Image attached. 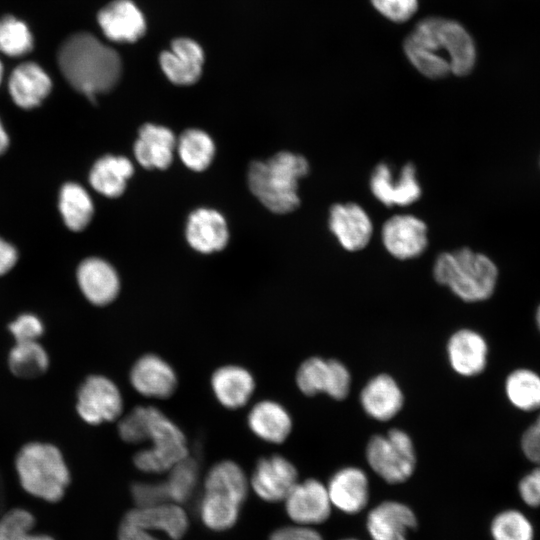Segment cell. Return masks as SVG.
Wrapping results in <instances>:
<instances>
[{"mask_svg": "<svg viewBox=\"0 0 540 540\" xmlns=\"http://www.w3.org/2000/svg\"><path fill=\"white\" fill-rule=\"evenodd\" d=\"M17 258L18 254L15 247L0 238V276L14 267Z\"/></svg>", "mask_w": 540, "mask_h": 540, "instance_id": "obj_48", "label": "cell"}, {"mask_svg": "<svg viewBox=\"0 0 540 540\" xmlns=\"http://www.w3.org/2000/svg\"><path fill=\"white\" fill-rule=\"evenodd\" d=\"M329 229L348 251L363 249L373 233L370 217L355 203L334 204L329 211Z\"/></svg>", "mask_w": 540, "mask_h": 540, "instance_id": "obj_14", "label": "cell"}, {"mask_svg": "<svg viewBox=\"0 0 540 540\" xmlns=\"http://www.w3.org/2000/svg\"><path fill=\"white\" fill-rule=\"evenodd\" d=\"M248 426L261 440L279 444L289 436L292 420L281 404L271 400H263L250 410Z\"/></svg>", "mask_w": 540, "mask_h": 540, "instance_id": "obj_28", "label": "cell"}, {"mask_svg": "<svg viewBox=\"0 0 540 540\" xmlns=\"http://www.w3.org/2000/svg\"><path fill=\"white\" fill-rule=\"evenodd\" d=\"M2 77H3V65H2V62L0 61V83L2 81Z\"/></svg>", "mask_w": 540, "mask_h": 540, "instance_id": "obj_51", "label": "cell"}, {"mask_svg": "<svg viewBox=\"0 0 540 540\" xmlns=\"http://www.w3.org/2000/svg\"><path fill=\"white\" fill-rule=\"evenodd\" d=\"M521 445L529 460L540 463V415L522 435Z\"/></svg>", "mask_w": 540, "mask_h": 540, "instance_id": "obj_45", "label": "cell"}, {"mask_svg": "<svg viewBox=\"0 0 540 540\" xmlns=\"http://www.w3.org/2000/svg\"><path fill=\"white\" fill-rule=\"evenodd\" d=\"M212 391L218 402L228 409L246 405L255 390L252 374L238 365L218 368L211 377Z\"/></svg>", "mask_w": 540, "mask_h": 540, "instance_id": "obj_24", "label": "cell"}, {"mask_svg": "<svg viewBox=\"0 0 540 540\" xmlns=\"http://www.w3.org/2000/svg\"><path fill=\"white\" fill-rule=\"evenodd\" d=\"M186 237L192 248L199 252L222 250L228 242L225 219L215 210L197 209L189 216Z\"/></svg>", "mask_w": 540, "mask_h": 540, "instance_id": "obj_23", "label": "cell"}, {"mask_svg": "<svg viewBox=\"0 0 540 540\" xmlns=\"http://www.w3.org/2000/svg\"><path fill=\"white\" fill-rule=\"evenodd\" d=\"M381 234L386 250L400 260L420 256L428 244L426 224L413 215L392 216Z\"/></svg>", "mask_w": 540, "mask_h": 540, "instance_id": "obj_11", "label": "cell"}, {"mask_svg": "<svg viewBox=\"0 0 540 540\" xmlns=\"http://www.w3.org/2000/svg\"><path fill=\"white\" fill-rule=\"evenodd\" d=\"M506 393L517 408L532 411L540 408V377L527 369L512 372L506 380Z\"/></svg>", "mask_w": 540, "mask_h": 540, "instance_id": "obj_35", "label": "cell"}, {"mask_svg": "<svg viewBox=\"0 0 540 540\" xmlns=\"http://www.w3.org/2000/svg\"><path fill=\"white\" fill-rule=\"evenodd\" d=\"M536 321H537L538 328H539V330H540V305H539V307L537 308V312H536Z\"/></svg>", "mask_w": 540, "mask_h": 540, "instance_id": "obj_50", "label": "cell"}, {"mask_svg": "<svg viewBox=\"0 0 540 540\" xmlns=\"http://www.w3.org/2000/svg\"><path fill=\"white\" fill-rule=\"evenodd\" d=\"M435 280L466 302L488 299L494 292L498 269L485 254L467 247L438 255L433 266Z\"/></svg>", "mask_w": 540, "mask_h": 540, "instance_id": "obj_4", "label": "cell"}, {"mask_svg": "<svg viewBox=\"0 0 540 540\" xmlns=\"http://www.w3.org/2000/svg\"><path fill=\"white\" fill-rule=\"evenodd\" d=\"M8 367L18 378L34 379L48 370L49 356L38 341L15 342L8 354Z\"/></svg>", "mask_w": 540, "mask_h": 540, "instance_id": "obj_30", "label": "cell"}, {"mask_svg": "<svg viewBox=\"0 0 540 540\" xmlns=\"http://www.w3.org/2000/svg\"><path fill=\"white\" fill-rule=\"evenodd\" d=\"M33 48V36L22 20L5 15L0 18V51L10 57H19Z\"/></svg>", "mask_w": 540, "mask_h": 540, "instance_id": "obj_36", "label": "cell"}, {"mask_svg": "<svg viewBox=\"0 0 540 540\" xmlns=\"http://www.w3.org/2000/svg\"><path fill=\"white\" fill-rule=\"evenodd\" d=\"M449 362L455 372L462 376L481 373L487 362V344L475 331L462 329L455 332L447 345Z\"/></svg>", "mask_w": 540, "mask_h": 540, "instance_id": "obj_22", "label": "cell"}, {"mask_svg": "<svg viewBox=\"0 0 540 540\" xmlns=\"http://www.w3.org/2000/svg\"><path fill=\"white\" fill-rule=\"evenodd\" d=\"M36 519L24 508H13L0 518V540H55L52 536L35 533Z\"/></svg>", "mask_w": 540, "mask_h": 540, "instance_id": "obj_37", "label": "cell"}, {"mask_svg": "<svg viewBox=\"0 0 540 540\" xmlns=\"http://www.w3.org/2000/svg\"><path fill=\"white\" fill-rule=\"evenodd\" d=\"M119 540H158L148 530L123 520L118 532Z\"/></svg>", "mask_w": 540, "mask_h": 540, "instance_id": "obj_47", "label": "cell"}, {"mask_svg": "<svg viewBox=\"0 0 540 540\" xmlns=\"http://www.w3.org/2000/svg\"><path fill=\"white\" fill-rule=\"evenodd\" d=\"M174 134L166 127L146 124L141 127L134 145L138 162L146 168H167L173 159Z\"/></svg>", "mask_w": 540, "mask_h": 540, "instance_id": "obj_26", "label": "cell"}, {"mask_svg": "<svg viewBox=\"0 0 540 540\" xmlns=\"http://www.w3.org/2000/svg\"><path fill=\"white\" fill-rule=\"evenodd\" d=\"M241 504L230 495L205 491L200 504V515L207 527L225 530L236 522Z\"/></svg>", "mask_w": 540, "mask_h": 540, "instance_id": "obj_32", "label": "cell"}, {"mask_svg": "<svg viewBox=\"0 0 540 540\" xmlns=\"http://www.w3.org/2000/svg\"><path fill=\"white\" fill-rule=\"evenodd\" d=\"M9 93L16 105L31 109L41 104L52 89L46 71L35 62H24L15 67L9 77Z\"/></svg>", "mask_w": 540, "mask_h": 540, "instance_id": "obj_21", "label": "cell"}, {"mask_svg": "<svg viewBox=\"0 0 540 540\" xmlns=\"http://www.w3.org/2000/svg\"><path fill=\"white\" fill-rule=\"evenodd\" d=\"M67 82L90 99L111 90L121 75L118 53L87 32L70 35L57 52Z\"/></svg>", "mask_w": 540, "mask_h": 540, "instance_id": "obj_2", "label": "cell"}, {"mask_svg": "<svg viewBox=\"0 0 540 540\" xmlns=\"http://www.w3.org/2000/svg\"><path fill=\"white\" fill-rule=\"evenodd\" d=\"M123 520L146 530L164 531L174 540L181 538L188 528L184 510L176 504L168 503L137 507L129 511Z\"/></svg>", "mask_w": 540, "mask_h": 540, "instance_id": "obj_27", "label": "cell"}, {"mask_svg": "<svg viewBox=\"0 0 540 540\" xmlns=\"http://www.w3.org/2000/svg\"><path fill=\"white\" fill-rule=\"evenodd\" d=\"M9 139L8 135L4 130V127L0 121V154H2L8 147Z\"/></svg>", "mask_w": 540, "mask_h": 540, "instance_id": "obj_49", "label": "cell"}, {"mask_svg": "<svg viewBox=\"0 0 540 540\" xmlns=\"http://www.w3.org/2000/svg\"><path fill=\"white\" fill-rule=\"evenodd\" d=\"M416 525L414 512L395 501L380 503L367 517V530L372 540H407L409 531Z\"/></svg>", "mask_w": 540, "mask_h": 540, "instance_id": "obj_19", "label": "cell"}, {"mask_svg": "<svg viewBox=\"0 0 540 540\" xmlns=\"http://www.w3.org/2000/svg\"><path fill=\"white\" fill-rule=\"evenodd\" d=\"M198 469L194 460L188 457L169 470L165 483L169 499L183 503L189 499L196 486Z\"/></svg>", "mask_w": 540, "mask_h": 540, "instance_id": "obj_39", "label": "cell"}, {"mask_svg": "<svg viewBox=\"0 0 540 540\" xmlns=\"http://www.w3.org/2000/svg\"><path fill=\"white\" fill-rule=\"evenodd\" d=\"M129 379L138 393L150 398H167L177 386L171 365L155 354L140 357L132 366Z\"/></svg>", "mask_w": 540, "mask_h": 540, "instance_id": "obj_15", "label": "cell"}, {"mask_svg": "<svg viewBox=\"0 0 540 540\" xmlns=\"http://www.w3.org/2000/svg\"><path fill=\"white\" fill-rule=\"evenodd\" d=\"M150 446L134 456L135 466L144 472L169 471L188 457L186 439L180 428L157 408L150 406L144 442Z\"/></svg>", "mask_w": 540, "mask_h": 540, "instance_id": "obj_6", "label": "cell"}, {"mask_svg": "<svg viewBox=\"0 0 540 540\" xmlns=\"http://www.w3.org/2000/svg\"><path fill=\"white\" fill-rule=\"evenodd\" d=\"M131 493L137 507H150L167 503L169 499L165 483H143L132 485Z\"/></svg>", "mask_w": 540, "mask_h": 540, "instance_id": "obj_42", "label": "cell"}, {"mask_svg": "<svg viewBox=\"0 0 540 540\" xmlns=\"http://www.w3.org/2000/svg\"><path fill=\"white\" fill-rule=\"evenodd\" d=\"M404 51L413 66L431 79L450 73L467 75L476 59L468 32L456 21L440 17L421 20L405 39Z\"/></svg>", "mask_w": 540, "mask_h": 540, "instance_id": "obj_1", "label": "cell"}, {"mask_svg": "<svg viewBox=\"0 0 540 540\" xmlns=\"http://www.w3.org/2000/svg\"><path fill=\"white\" fill-rule=\"evenodd\" d=\"M160 65L167 78L177 85H190L201 76L204 53L201 46L188 38H177L170 50L160 55Z\"/></svg>", "mask_w": 540, "mask_h": 540, "instance_id": "obj_17", "label": "cell"}, {"mask_svg": "<svg viewBox=\"0 0 540 540\" xmlns=\"http://www.w3.org/2000/svg\"><path fill=\"white\" fill-rule=\"evenodd\" d=\"M491 534L494 540H533L534 530L524 514L506 510L493 519Z\"/></svg>", "mask_w": 540, "mask_h": 540, "instance_id": "obj_38", "label": "cell"}, {"mask_svg": "<svg viewBox=\"0 0 540 540\" xmlns=\"http://www.w3.org/2000/svg\"><path fill=\"white\" fill-rule=\"evenodd\" d=\"M204 488L205 491L228 494L243 503L247 495L248 481L243 470L236 463L222 461L210 469Z\"/></svg>", "mask_w": 540, "mask_h": 540, "instance_id": "obj_33", "label": "cell"}, {"mask_svg": "<svg viewBox=\"0 0 540 540\" xmlns=\"http://www.w3.org/2000/svg\"><path fill=\"white\" fill-rule=\"evenodd\" d=\"M309 172V164L302 155L283 151L265 162H252L248 184L260 202L274 213L294 211L300 204L298 180Z\"/></svg>", "mask_w": 540, "mask_h": 540, "instance_id": "obj_3", "label": "cell"}, {"mask_svg": "<svg viewBox=\"0 0 540 540\" xmlns=\"http://www.w3.org/2000/svg\"><path fill=\"white\" fill-rule=\"evenodd\" d=\"M148 413L149 406H137L123 417L118 424L121 439L131 444L143 443Z\"/></svg>", "mask_w": 540, "mask_h": 540, "instance_id": "obj_40", "label": "cell"}, {"mask_svg": "<svg viewBox=\"0 0 540 540\" xmlns=\"http://www.w3.org/2000/svg\"><path fill=\"white\" fill-rule=\"evenodd\" d=\"M178 153L182 162L194 171L206 169L215 153V146L208 134L198 129L183 132L178 141Z\"/></svg>", "mask_w": 540, "mask_h": 540, "instance_id": "obj_34", "label": "cell"}, {"mask_svg": "<svg viewBox=\"0 0 540 540\" xmlns=\"http://www.w3.org/2000/svg\"><path fill=\"white\" fill-rule=\"evenodd\" d=\"M77 282L85 298L96 306L111 303L120 290L119 277L114 268L99 258H88L77 269Z\"/></svg>", "mask_w": 540, "mask_h": 540, "instance_id": "obj_18", "label": "cell"}, {"mask_svg": "<svg viewBox=\"0 0 540 540\" xmlns=\"http://www.w3.org/2000/svg\"><path fill=\"white\" fill-rule=\"evenodd\" d=\"M8 330L15 342L38 341L45 327L42 320L33 313H23L8 325Z\"/></svg>", "mask_w": 540, "mask_h": 540, "instance_id": "obj_41", "label": "cell"}, {"mask_svg": "<svg viewBox=\"0 0 540 540\" xmlns=\"http://www.w3.org/2000/svg\"><path fill=\"white\" fill-rule=\"evenodd\" d=\"M289 517L300 525L323 523L331 513L327 487L316 479L297 482L285 498Z\"/></svg>", "mask_w": 540, "mask_h": 540, "instance_id": "obj_12", "label": "cell"}, {"mask_svg": "<svg viewBox=\"0 0 540 540\" xmlns=\"http://www.w3.org/2000/svg\"><path fill=\"white\" fill-rule=\"evenodd\" d=\"M123 410V398L119 388L102 375L88 376L77 391L76 411L79 417L91 425L116 420Z\"/></svg>", "mask_w": 540, "mask_h": 540, "instance_id": "obj_8", "label": "cell"}, {"mask_svg": "<svg viewBox=\"0 0 540 540\" xmlns=\"http://www.w3.org/2000/svg\"><path fill=\"white\" fill-rule=\"evenodd\" d=\"M372 194L387 207L408 206L416 202L422 193L416 177V168L406 163L395 178L387 163H379L370 178Z\"/></svg>", "mask_w": 540, "mask_h": 540, "instance_id": "obj_10", "label": "cell"}, {"mask_svg": "<svg viewBox=\"0 0 540 540\" xmlns=\"http://www.w3.org/2000/svg\"><path fill=\"white\" fill-rule=\"evenodd\" d=\"M296 383L305 395L326 393L333 399L342 400L349 393L351 376L346 366L338 360L311 357L300 365Z\"/></svg>", "mask_w": 540, "mask_h": 540, "instance_id": "obj_9", "label": "cell"}, {"mask_svg": "<svg viewBox=\"0 0 540 540\" xmlns=\"http://www.w3.org/2000/svg\"><path fill=\"white\" fill-rule=\"evenodd\" d=\"M15 468L24 491L50 503L63 498L71 479L62 452L47 442L34 441L22 446Z\"/></svg>", "mask_w": 540, "mask_h": 540, "instance_id": "obj_5", "label": "cell"}, {"mask_svg": "<svg viewBox=\"0 0 540 540\" xmlns=\"http://www.w3.org/2000/svg\"><path fill=\"white\" fill-rule=\"evenodd\" d=\"M331 504L340 511L355 514L360 512L369 499V483L365 472L357 467L338 470L327 486Z\"/></svg>", "mask_w": 540, "mask_h": 540, "instance_id": "obj_20", "label": "cell"}, {"mask_svg": "<svg viewBox=\"0 0 540 540\" xmlns=\"http://www.w3.org/2000/svg\"><path fill=\"white\" fill-rule=\"evenodd\" d=\"M97 19L103 34L114 42H135L146 31L145 18L131 0L110 2L101 9Z\"/></svg>", "mask_w": 540, "mask_h": 540, "instance_id": "obj_16", "label": "cell"}, {"mask_svg": "<svg viewBox=\"0 0 540 540\" xmlns=\"http://www.w3.org/2000/svg\"><path fill=\"white\" fill-rule=\"evenodd\" d=\"M373 6L385 17L395 22L410 19L417 11V0H371Z\"/></svg>", "mask_w": 540, "mask_h": 540, "instance_id": "obj_43", "label": "cell"}, {"mask_svg": "<svg viewBox=\"0 0 540 540\" xmlns=\"http://www.w3.org/2000/svg\"><path fill=\"white\" fill-rule=\"evenodd\" d=\"M269 540H323L315 530L306 526L283 527L272 533Z\"/></svg>", "mask_w": 540, "mask_h": 540, "instance_id": "obj_46", "label": "cell"}, {"mask_svg": "<svg viewBox=\"0 0 540 540\" xmlns=\"http://www.w3.org/2000/svg\"><path fill=\"white\" fill-rule=\"evenodd\" d=\"M366 458L372 470L391 484L406 481L416 465L412 440L400 429L373 436L367 444Z\"/></svg>", "mask_w": 540, "mask_h": 540, "instance_id": "obj_7", "label": "cell"}, {"mask_svg": "<svg viewBox=\"0 0 540 540\" xmlns=\"http://www.w3.org/2000/svg\"><path fill=\"white\" fill-rule=\"evenodd\" d=\"M403 401L400 387L387 374L372 378L360 394V403L364 411L379 421L392 419L401 410Z\"/></svg>", "mask_w": 540, "mask_h": 540, "instance_id": "obj_25", "label": "cell"}, {"mask_svg": "<svg viewBox=\"0 0 540 540\" xmlns=\"http://www.w3.org/2000/svg\"><path fill=\"white\" fill-rule=\"evenodd\" d=\"M298 474L294 465L281 455L261 458L253 471L251 486L265 501L285 500L295 486Z\"/></svg>", "mask_w": 540, "mask_h": 540, "instance_id": "obj_13", "label": "cell"}, {"mask_svg": "<svg viewBox=\"0 0 540 540\" xmlns=\"http://www.w3.org/2000/svg\"><path fill=\"white\" fill-rule=\"evenodd\" d=\"M342 540H357V539H354V538H345V539H342Z\"/></svg>", "mask_w": 540, "mask_h": 540, "instance_id": "obj_52", "label": "cell"}, {"mask_svg": "<svg viewBox=\"0 0 540 540\" xmlns=\"http://www.w3.org/2000/svg\"><path fill=\"white\" fill-rule=\"evenodd\" d=\"M522 500L531 507L540 506V467L523 477L519 483Z\"/></svg>", "mask_w": 540, "mask_h": 540, "instance_id": "obj_44", "label": "cell"}, {"mask_svg": "<svg viewBox=\"0 0 540 540\" xmlns=\"http://www.w3.org/2000/svg\"><path fill=\"white\" fill-rule=\"evenodd\" d=\"M59 210L70 230L81 231L93 216V203L82 186L66 183L60 191Z\"/></svg>", "mask_w": 540, "mask_h": 540, "instance_id": "obj_31", "label": "cell"}, {"mask_svg": "<svg viewBox=\"0 0 540 540\" xmlns=\"http://www.w3.org/2000/svg\"><path fill=\"white\" fill-rule=\"evenodd\" d=\"M133 174V165L122 156H104L93 165L89 180L92 187L107 197L120 196L128 178Z\"/></svg>", "mask_w": 540, "mask_h": 540, "instance_id": "obj_29", "label": "cell"}]
</instances>
